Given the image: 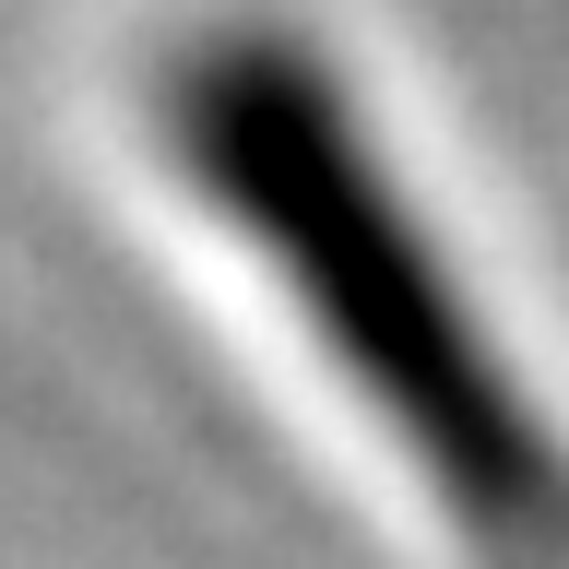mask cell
I'll return each mask as SVG.
<instances>
[{
  "mask_svg": "<svg viewBox=\"0 0 569 569\" xmlns=\"http://www.w3.org/2000/svg\"><path fill=\"white\" fill-rule=\"evenodd\" d=\"M167 131L202 202L249 238L273 297L309 320L356 416L391 427L416 498L475 569H569V451L533 416L487 309L451 284L403 178L368 154L345 83L297 36L226 24L167 71Z\"/></svg>",
  "mask_w": 569,
  "mask_h": 569,
  "instance_id": "6da1fadb",
  "label": "cell"
}]
</instances>
